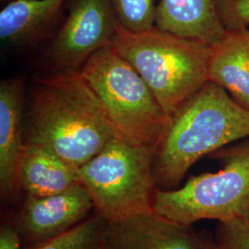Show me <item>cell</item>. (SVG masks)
I'll use <instances>...</instances> for the list:
<instances>
[{
	"label": "cell",
	"mask_w": 249,
	"mask_h": 249,
	"mask_svg": "<svg viewBox=\"0 0 249 249\" xmlns=\"http://www.w3.org/2000/svg\"><path fill=\"white\" fill-rule=\"evenodd\" d=\"M114 138L79 71L55 72L37 81L22 126L24 145L42 146L80 169Z\"/></svg>",
	"instance_id": "obj_1"
},
{
	"label": "cell",
	"mask_w": 249,
	"mask_h": 249,
	"mask_svg": "<svg viewBox=\"0 0 249 249\" xmlns=\"http://www.w3.org/2000/svg\"><path fill=\"white\" fill-rule=\"evenodd\" d=\"M249 138V110L208 81L172 116L152 160L155 184L173 190L196 161Z\"/></svg>",
	"instance_id": "obj_2"
},
{
	"label": "cell",
	"mask_w": 249,
	"mask_h": 249,
	"mask_svg": "<svg viewBox=\"0 0 249 249\" xmlns=\"http://www.w3.org/2000/svg\"><path fill=\"white\" fill-rule=\"evenodd\" d=\"M113 46L174 116L208 80L211 46L153 27L133 33L117 24Z\"/></svg>",
	"instance_id": "obj_3"
},
{
	"label": "cell",
	"mask_w": 249,
	"mask_h": 249,
	"mask_svg": "<svg viewBox=\"0 0 249 249\" xmlns=\"http://www.w3.org/2000/svg\"><path fill=\"white\" fill-rule=\"evenodd\" d=\"M79 71L98 99L116 138L156 150L172 117L113 45L93 53Z\"/></svg>",
	"instance_id": "obj_4"
},
{
	"label": "cell",
	"mask_w": 249,
	"mask_h": 249,
	"mask_svg": "<svg viewBox=\"0 0 249 249\" xmlns=\"http://www.w3.org/2000/svg\"><path fill=\"white\" fill-rule=\"evenodd\" d=\"M223 167L189 178L183 187L155 191L152 209L175 223L192 226L249 220V141L214 152Z\"/></svg>",
	"instance_id": "obj_5"
},
{
	"label": "cell",
	"mask_w": 249,
	"mask_h": 249,
	"mask_svg": "<svg viewBox=\"0 0 249 249\" xmlns=\"http://www.w3.org/2000/svg\"><path fill=\"white\" fill-rule=\"evenodd\" d=\"M155 150L114 138L79 169L95 212L116 221L152 209L157 187L152 172Z\"/></svg>",
	"instance_id": "obj_6"
},
{
	"label": "cell",
	"mask_w": 249,
	"mask_h": 249,
	"mask_svg": "<svg viewBox=\"0 0 249 249\" xmlns=\"http://www.w3.org/2000/svg\"><path fill=\"white\" fill-rule=\"evenodd\" d=\"M117 24L112 0H72L49 50L55 72L79 71L93 53L113 45Z\"/></svg>",
	"instance_id": "obj_7"
},
{
	"label": "cell",
	"mask_w": 249,
	"mask_h": 249,
	"mask_svg": "<svg viewBox=\"0 0 249 249\" xmlns=\"http://www.w3.org/2000/svg\"><path fill=\"white\" fill-rule=\"evenodd\" d=\"M93 210L88 190L79 184L54 195L25 196L13 224L23 243L31 247L71 230Z\"/></svg>",
	"instance_id": "obj_8"
},
{
	"label": "cell",
	"mask_w": 249,
	"mask_h": 249,
	"mask_svg": "<svg viewBox=\"0 0 249 249\" xmlns=\"http://www.w3.org/2000/svg\"><path fill=\"white\" fill-rule=\"evenodd\" d=\"M102 249H200V235L150 209L107 221Z\"/></svg>",
	"instance_id": "obj_9"
},
{
	"label": "cell",
	"mask_w": 249,
	"mask_h": 249,
	"mask_svg": "<svg viewBox=\"0 0 249 249\" xmlns=\"http://www.w3.org/2000/svg\"><path fill=\"white\" fill-rule=\"evenodd\" d=\"M22 109L20 80H3L0 85V192L5 199L18 190V167L24 150Z\"/></svg>",
	"instance_id": "obj_10"
},
{
	"label": "cell",
	"mask_w": 249,
	"mask_h": 249,
	"mask_svg": "<svg viewBox=\"0 0 249 249\" xmlns=\"http://www.w3.org/2000/svg\"><path fill=\"white\" fill-rule=\"evenodd\" d=\"M155 26L210 46L218 43L226 33L218 0H160Z\"/></svg>",
	"instance_id": "obj_11"
},
{
	"label": "cell",
	"mask_w": 249,
	"mask_h": 249,
	"mask_svg": "<svg viewBox=\"0 0 249 249\" xmlns=\"http://www.w3.org/2000/svg\"><path fill=\"white\" fill-rule=\"evenodd\" d=\"M208 80L249 110V28L226 30L223 38L211 46Z\"/></svg>",
	"instance_id": "obj_12"
},
{
	"label": "cell",
	"mask_w": 249,
	"mask_h": 249,
	"mask_svg": "<svg viewBox=\"0 0 249 249\" xmlns=\"http://www.w3.org/2000/svg\"><path fill=\"white\" fill-rule=\"evenodd\" d=\"M79 184V169L46 148L24 145L18 167V187L25 196L54 195Z\"/></svg>",
	"instance_id": "obj_13"
},
{
	"label": "cell",
	"mask_w": 249,
	"mask_h": 249,
	"mask_svg": "<svg viewBox=\"0 0 249 249\" xmlns=\"http://www.w3.org/2000/svg\"><path fill=\"white\" fill-rule=\"evenodd\" d=\"M68 0H11L0 12V38L10 45L34 44L58 18Z\"/></svg>",
	"instance_id": "obj_14"
},
{
	"label": "cell",
	"mask_w": 249,
	"mask_h": 249,
	"mask_svg": "<svg viewBox=\"0 0 249 249\" xmlns=\"http://www.w3.org/2000/svg\"><path fill=\"white\" fill-rule=\"evenodd\" d=\"M107 220L98 213L59 236L27 249H102Z\"/></svg>",
	"instance_id": "obj_15"
},
{
	"label": "cell",
	"mask_w": 249,
	"mask_h": 249,
	"mask_svg": "<svg viewBox=\"0 0 249 249\" xmlns=\"http://www.w3.org/2000/svg\"><path fill=\"white\" fill-rule=\"evenodd\" d=\"M118 24L133 33L155 27L157 6L154 0H112Z\"/></svg>",
	"instance_id": "obj_16"
},
{
	"label": "cell",
	"mask_w": 249,
	"mask_h": 249,
	"mask_svg": "<svg viewBox=\"0 0 249 249\" xmlns=\"http://www.w3.org/2000/svg\"><path fill=\"white\" fill-rule=\"evenodd\" d=\"M214 239L222 249H249V220L218 223Z\"/></svg>",
	"instance_id": "obj_17"
},
{
	"label": "cell",
	"mask_w": 249,
	"mask_h": 249,
	"mask_svg": "<svg viewBox=\"0 0 249 249\" xmlns=\"http://www.w3.org/2000/svg\"><path fill=\"white\" fill-rule=\"evenodd\" d=\"M218 9L226 30L249 28V0H218Z\"/></svg>",
	"instance_id": "obj_18"
},
{
	"label": "cell",
	"mask_w": 249,
	"mask_h": 249,
	"mask_svg": "<svg viewBox=\"0 0 249 249\" xmlns=\"http://www.w3.org/2000/svg\"><path fill=\"white\" fill-rule=\"evenodd\" d=\"M23 240L14 224L5 223L0 228V249H21Z\"/></svg>",
	"instance_id": "obj_19"
},
{
	"label": "cell",
	"mask_w": 249,
	"mask_h": 249,
	"mask_svg": "<svg viewBox=\"0 0 249 249\" xmlns=\"http://www.w3.org/2000/svg\"><path fill=\"white\" fill-rule=\"evenodd\" d=\"M200 235V249H222L210 235L199 233Z\"/></svg>",
	"instance_id": "obj_20"
},
{
	"label": "cell",
	"mask_w": 249,
	"mask_h": 249,
	"mask_svg": "<svg viewBox=\"0 0 249 249\" xmlns=\"http://www.w3.org/2000/svg\"><path fill=\"white\" fill-rule=\"evenodd\" d=\"M1 1H2V2H3V1H6V2L8 1V2H9V1H11V0H1Z\"/></svg>",
	"instance_id": "obj_21"
}]
</instances>
